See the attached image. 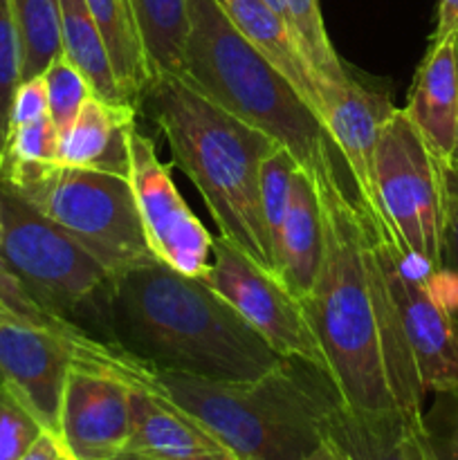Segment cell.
<instances>
[{
	"instance_id": "6da1fadb",
	"label": "cell",
	"mask_w": 458,
	"mask_h": 460,
	"mask_svg": "<svg viewBox=\"0 0 458 460\" xmlns=\"http://www.w3.org/2000/svg\"><path fill=\"white\" fill-rule=\"evenodd\" d=\"M317 184V182H314ZM323 254L304 308L341 404L422 413V389L373 243V225L344 178L317 184Z\"/></svg>"
},
{
	"instance_id": "7a4b0ae2",
	"label": "cell",
	"mask_w": 458,
	"mask_h": 460,
	"mask_svg": "<svg viewBox=\"0 0 458 460\" xmlns=\"http://www.w3.org/2000/svg\"><path fill=\"white\" fill-rule=\"evenodd\" d=\"M110 332L153 367L207 380H256L287 359L202 279L160 261L117 279Z\"/></svg>"
},
{
	"instance_id": "3957f363",
	"label": "cell",
	"mask_w": 458,
	"mask_h": 460,
	"mask_svg": "<svg viewBox=\"0 0 458 460\" xmlns=\"http://www.w3.org/2000/svg\"><path fill=\"white\" fill-rule=\"evenodd\" d=\"M115 371L173 402L241 460H301L321 447L328 411L341 402L330 377L287 358L256 380H207L157 368L121 346Z\"/></svg>"
},
{
	"instance_id": "277c9868",
	"label": "cell",
	"mask_w": 458,
	"mask_h": 460,
	"mask_svg": "<svg viewBox=\"0 0 458 460\" xmlns=\"http://www.w3.org/2000/svg\"><path fill=\"white\" fill-rule=\"evenodd\" d=\"M178 164L196 184L220 236L277 277L260 209V166L281 144L233 117L180 75L155 76L139 99Z\"/></svg>"
},
{
	"instance_id": "5b68a950",
	"label": "cell",
	"mask_w": 458,
	"mask_h": 460,
	"mask_svg": "<svg viewBox=\"0 0 458 460\" xmlns=\"http://www.w3.org/2000/svg\"><path fill=\"white\" fill-rule=\"evenodd\" d=\"M202 94L290 151L321 184L341 178L317 112L251 48L218 0H189L182 75Z\"/></svg>"
},
{
	"instance_id": "8992f818",
	"label": "cell",
	"mask_w": 458,
	"mask_h": 460,
	"mask_svg": "<svg viewBox=\"0 0 458 460\" xmlns=\"http://www.w3.org/2000/svg\"><path fill=\"white\" fill-rule=\"evenodd\" d=\"M0 218V259L43 308L81 328L84 317L101 314L110 328L117 283L110 270L4 184Z\"/></svg>"
},
{
	"instance_id": "52a82bcc",
	"label": "cell",
	"mask_w": 458,
	"mask_h": 460,
	"mask_svg": "<svg viewBox=\"0 0 458 460\" xmlns=\"http://www.w3.org/2000/svg\"><path fill=\"white\" fill-rule=\"evenodd\" d=\"M12 191L75 238L117 279L157 261L144 236L126 175L54 164L34 182Z\"/></svg>"
},
{
	"instance_id": "ba28073f",
	"label": "cell",
	"mask_w": 458,
	"mask_h": 460,
	"mask_svg": "<svg viewBox=\"0 0 458 460\" xmlns=\"http://www.w3.org/2000/svg\"><path fill=\"white\" fill-rule=\"evenodd\" d=\"M375 193L382 216L380 232L409 254L436 270L443 268L447 173L404 108L393 106L380 128Z\"/></svg>"
},
{
	"instance_id": "9c48e42d",
	"label": "cell",
	"mask_w": 458,
	"mask_h": 460,
	"mask_svg": "<svg viewBox=\"0 0 458 460\" xmlns=\"http://www.w3.org/2000/svg\"><path fill=\"white\" fill-rule=\"evenodd\" d=\"M373 243L425 394L458 386V323L436 288V268L373 227Z\"/></svg>"
},
{
	"instance_id": "30bf717a",
	"label": "cell",
	"mask_w": 458,
	"mask_h": 460,
	"mask_svg": "<svg viewBox=\"0 0 458 460\" xmlns=\"http://www.w3.org/2000/svg\"><path fill=\"white\" fill-rule=\"evenodd\" d=\"M202 281L218 292L281 358L301 359L328 376L321 344L304 304L241 247L214 236L211 265Z\"/></svg>"
},
{
	"instance_id": "8fae6325",
	"label": "cell",
	"mask_w": 458,
	"mask_h": 460,
	"mask_svg": "<svg viewBox=\"0 0 458 460\" xmlns=\"http://www.w3.org/2000/svg\"><path fill=\"white\" fill-rule=\"evenodd\" d=\"M115 341L88 331H58L22 322H0V386L7 389L45 431L58 436L63 391L72 367L112 353Z\"/></svg>"
},
{
	"instance_id": "7c38bea8",
	"label": "cell",
	"mask_w": 458,
	"mask_h": 460,
	"mask_svg": "<svg viewBox=\"0 0 458 460\" xmlns=\"http://www.w3.org/2000/svg\"><path fill=\"white\" fill-rule=\"evenodd\" d=\"M128 182L153 256L175 272L202 279L211 265L214 236L184 202L155 142L137 126L128 137Z\"/></svg>"
},
{
	"instance_id": "4fadbf2b",
	"label": "cell",
	"mask_w": 458,
	"mask_h": 460,
	"mask_svg": "<svg viewBox=\"0 0 458 460\" xmlns=\"http://www.w3.org/2000/svg\"><path fill=\"white\" fill-rule=\"evenodd\" d=\"M121 346L72 367L63 391L58 436L75 460H115L130 438V385L115 371Z\"/></svg>"
},
{
	"instance_id": "5bb4252c",
	"label": "cell",
	"mask_w": 458,
	"mask_h": 460,
	"mask_svg": "<svg viewBox=\"0 0 458 460\" xmlns=\"http://www.w3.org/2000/svg\"><path fill=\"white\" fill-rule=\"evenodd\" d=\"M391 111L393 106L384 94L362 85L355 76L344 84H326L323 90V126L348 171L359 207L377 229H382V216L375 193V146Z\"/></svg>"
},
{
	"instance_id": "9a60e30c",
	"label": "cell",
	"mask_w": 458,
	"mask_h": 460,
	"mask_svg": "<svg viewBox=\"0 0 458 460\" xmlns=\"http://www.w3.org/2000/svg\"><path fill=\"white\" fill-rule=\"evenodd\" d=\"M425 411H355L337 402L321 427L332 460H436Z\"/></svg>"
},
{
	"instance_id": "2e32d148",
	"label": "cell",
	"mask_w": 458,
	"mask_h": 460,
	"mask_svg": "<svg viewBox=\"0 0 458 460\" xmlns=\"http://www.w3.org/2000/svg\"><path fill=\"white\" fill-rule=\"evenodd\" d=\"M130 385L126 452L157 460H241L196 418L142 385Z\"/></svg>"
},
{
	"instance_id": "e0dca14e",
	"label": "cell",
	"mask_w": 458,
	"mask_h": 460,
	"mask_svg": "<svg viewBox=\"0 0 458 460\" xmlns=\"http://www.w3.org/2000/svg\"><path fill=\"white\" fill-rule=\"evenodd\" d=\"M409 119L447 171L456 146L458 40H431L413 76L407 99Z\"/></svg>"
},
{
	"instance_id": "ac0fdd59",
	"label": "cell",
	"mask_w": 458,
	"mask_h": 460,
	"mask_svg": "<svg viewBox=\"0 0 458 460\" xmlns=\"http://www.w3.org/2000/svg\"><path fill=\"white\" fill-rule=\"evenodd\" d=\"M229 21L251 48L301 94L323 124V90L328 81L314 70L290 22L260 0H218Z\"/></svg>"
},
{
	"instance_id": "d6986e66",
	"label": "cell",
	"mask_w": 458,
	"mask_h": 460,
	"mask_svg": "<svg viewBox=\"0 0 458 460\" xmlns=\"http://www.w3.org/2000/svg\"><path fill=\"white\" fill-rule=\"evenodd\" d=\"M137 111L135 103H110L90 94L70 128L58 135V164L128 178V137L137 126Z\"/></svg>"
},
{
	"instance_id": "ffe728a7",
	"label": "cell",
	"mask_w": 458,
	"mask_h": 460,
	"mask_svg": "<svg viewBox=\"0 0 458 460\" xmlns=\"http://www.w3.org/2000/svg\"><path fill=\"white\" fill-rule=\"evenodd\" d=\"M323 254V216L314 178L296 166L281 234L274 245L277 279L304 304L314 288Z\"/></svg>"
},
{
	"instance_id": "44dd1931",
	"label": "cell",
	"mask_w": 458,
	"mask_h": 460,
	"mask_svg": "<svg viewBox=\"0 0 458 460\" xmlns=\"http://www.w3.org/2000/svg\"><path fill=\"white\" fill-rule=\"evenodd\" d=\"M85 3L106 43L121 97L139 108V99L153 76L130 0H85Z\"/></svg>"
},
{
	"instance_id": "7402d4cb",
	"label": "cell",
	"mask_w": 458,
	"mask_h": 460,
	"mask_svg": "<svg viewBox=\"0 0 458 460\" xmlns=\"http://www.w3.org/2000/svg\"><path fill=\"white\" fill-rule=\"evenodd\" d=\"M58 25H61L63 54L88 79L99 99L110 103H128L119 93L110 57L97 22L85 0H58Z\"/></svg>"
},
{
	"instance_id": "603a6c76",
	"label": "cell",
	"mask_w": 458,
	"mask_h": 460,
	"mask_svg": "<svg viewBox=\"0 0 458 460\" xmlns=\"http://www.w3.org/2000/svg\"><path fill=\"white\" fill-rule=\"evenodd\" d=\"M130 7L153 79L182 75L189 36V0H130Z\"/></svg>"
},
{
	"instance_id": "cb8c5ba5",
	"label": "cell",
	"mask_w": 458,
	"mask_h": 460,
	"mask_svg": "<svg viewBox=\"0 0 458 460\" xmlns=\"http://www.w3.org/2000/svg\"><path fill=\"white\" fill-rule=\"evenodd\" d=\"M22 49V79L43 75L61 57L58 0H9Z\"/></svg>"
},
{
	"instance_id": "d4e9b609",
	"label": "cell",
	"mask_w": 458,
	"mask_h": 460,
	"mask_svg": "<svg viewBox=\"0 0 458 460\" xmlns=\"http://www.w3.org/2000/svg\"><path fill=\"white\" fill-rule=\"evenodd\" d=\"M283 3H286L287 22L295 30L301 45H304L314 70L328 84H344L350 72L346 70L344 61L339 58L337 49L332 48L330 36L326 31V22H323L321 3L319 0H283Z\"/></svg>"
},
{
	"instance_id": "484cf974",
	"label": "cell",
	"mask_w": 458,
	"mask_h": 460,
	"mask_svg": "<svg viewBox=\"0 0 458 460\" xmlns=\"http://www.w3.org/2000/svg\"><path fill=\"white\" fill-rule=\"evenodd\" d=\"M40 76H43L45 90H48L49 117H52L58 135H63L70 128L72 121L76 119L85 99L94 93L90 88L88 79L81 75L79 67L66 54L54 58Z\"/></svg>"
},
{
	"instance_id": "4316f807",
	"label": "cell",
	"mask_w": 458,
	"mask_h": 460,
	"mask_svg": "<svg viewBox=\"0 0 458 460\" xmlns=\"http://www.w3.org/2000/svg\"><path fill=\"white\" fill-rule=\"evenodd\" d=\"M296 160L290 155V151L283 146H277L268 157H265L263 166H260V209H263L265 225H268L269 241H272V250L281 234L283 218L287 214V205H290L292 193V175L296 171Z\"/></svg>"
},
{
	"instance_id": "83f0119b",
	"label": "cell",
	"mask_w": 458,
	"mask_h": 460,
	"mask_svg": "<svg viewBox=\"0 0 458 460\" xmlns=\"http://www.w3.org/2000/svg\"><path fill=\"white\" fill-rule=\"evenodd\" d=\"M0 322H22L34 323V326L58 328V331H79L81 328L43 308L3 259H0Z\"/></svg>"
},
{
	"instance_id": "f1b7e54d",
	"label": "cell",
	"mask_w": 458,
	"mask_h": 460,
	"mask_svg": "<svg viewBox=\"0 0 458 460\" xmlns=\"http://www.w3.org/2000/svg\"><path fill=\"white\" fill-rule=\"evenodd\" d=\"M22 81V49L9 0H0V148L9 135V112Z\"/></svg>"
},
{
	"instance_id": "f546056e",
	"label": "cell",
	"mask_w": 458,
	"mask_h": 460,
	"mask_svg": "<svg viewBox=\"0 0 458 460\" xmlns=\"http://www.w3.org/2000/svg\"><path fill=\"white\" fill-rule=\"evenodd\" d=\"M43 434V425L0 386V460H21Z\"/></svg>"
},
{
	"instance_id": "4dcf8cb0",
	"label": "cell",
	"mask_w": 458,
	"mask_h": 460,
	"mask_svg": "<svg viewBox=\"0 0 458 460\" xmlns=\"http://www.w3.org/2000/svg\"><path fill=\"white\" fill-rule=\"evenodd\" d=\"M422 418L436 460H458V386L436 394L434 407Z\"/></svg>"
},
{
	"instance_id": "1f68e13d",
	"label": "cell",
	"mask_w": 458,
	"mask_h": 460,
	"mask_svg": "<svg viewBox=\"0 0 458 460\" xmlns=\"http://www.w3.org/2000/svg\"><path fill=\"white\" fill-rule=\"evenodd\" d=\"M49 115L48 108V90H45L43 76H31L18 84L12 99V112H9V128L12 126L30 124Z\"/></svg>"
},
{
	"instance_id": "d6a6232c",
	"label": "cell",
	"mask_w": 458,
	"mask_h": 460,
	"mask_svg": "<svg viewBox=\"0 0 458 460\" xmlns=\"http://www.w3.org/2000/svg\"><path fill=\"white\" fill-rule=\"evenodd\" d=\"M443 268L456 277L458 281V182L447 180V218L443 234ZM458 323V310H456Z\"/></svg>"
},
{
	"instance_id": "836d02e7",
	"label": "cell",
	"mask_w": 458,
	"mask_h": 460,
	"mask_svg": "<svg viewBox=\"0 0 458 460\" xmlns=\"http://www.w3.org/2000/svg\"><path fill=\"white\" fill-rule=\"evenodd\" d=\"M452 36H458V0H438L436 31L431 40L452 39Z\"/></svg>"
},
{
	"instance_id": "e575fe53",
	"label": "cell",
	"mask_w": 458,
	"mask_h": 460,
	"mask_svg": "<svg viewBox=\"0 0 458 460\" xmlns=\"http://www.w3.org/2000/svg\"><path fill=\"white\" fill-rule=\"evenodd\" d=\"M63 456H66V449H63L61 440L45 431L21 460H63Z\"/></svg>"
},
{
	"instance_id": "d590c367",
	"label": "cell",
	"mask_w": 458,
	"mask_h": 460,
	"mask_svg": "<svg viewBox=\"0 0 458 460\" xmlns=\"http://www.w3.org/2000/svg\"><path fill=\"white\" fill-rule=\"evenodd\" d=\"M458 40V36H456ZM447 180H452V182H458V119H456V146H454V153H452V160H449V166H447Z\"/></svg>"
},
{
	"instance_id": "8d00e7d4",
	"label": "cell",
	"mask_w": 458,
	"mask_h": 460,
	"mask_svg": "<svg viewBox=\"0 0 458 460\" xmlns=\"http://www.w3.org/2000/svg\"><path fill=\"white\" fill-rule=\"evenodd\" d=\"M260 3H265L269 9H272V12H277L278 16H283V18H286V21H287V16H286V3H283V0H260Z\"/></svg>"
},
{
	"instance_id": "74e56055",
	"label": "cell",
	"mask_w": 458,
	"mask_h": 460,
	"mask_svg": "<svg viewBox=\"0 0 458 460\" xmlns=\"http://www.w3.org/2000/svg\"><path fill=\"white\" fill-rule=\"evenodd\" d=\"M301 460H332V456H330V452H328L326 447H319L317 452H313L310 454V456H305V458H301Z\"/></svg>"
},
{
	"instance_id": "f35d334b",
	"label": "cell",
	"mask_w": 458,
	"mask_h": 460,
	"mask_svg": "<svg viewBox=\"0 0 458 460\" xmlns=\"http://www.w3.org/2000/svg\"><path fill=\"white\" fill-rule=\"evenodd\" d=\"M115 460H157V458H148V456H142V454H133V452H124L119 454Z\"/></svg>"
},
{
	"instance_id": "ab89813d",
	"label": "cell",
	"mask_w": 458,
	"mask_h": 460,
	"mask_svg": "<svg viewBox=\"0 0 458 460\" xmlns=\"http://www.w3.org/2000/svg\"><path fill=\"white\" fill-rule=\"evenodd\" d=\"M0 241H3V218H0Z\"/></svg>"
},
{
	"instance_id": "60d3db41",
	"label": "cell",
	"mask_w": 458,
	"mask_h": 460,
	"mask_svg": "<svg viewBox=\"0 0 458 460\" xmlns=\"http://www.w3.org/2000/svg\"><path fill=\"white\" fill-rule=\"evenodd\" d=\"M63 460H75V458H70V456H67V454H66V456H63Z\"/></svg>"
}]
</instances>
